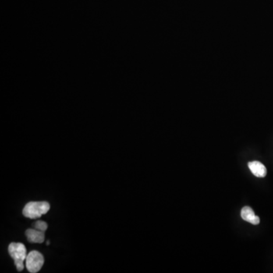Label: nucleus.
I'll return each instance as SVG.
<instances>
[{
    "label": "nucleus",
    "mask_w": 273,
    "mask_h": 273,
    "mask_svg": "<svg viewBox=\"0 0 273 273\" xmlns=\"http://www.w3.org/2000/svg\"><path fill=\"white\" fill-rule=\"evenodd\" d=\"M50 203L47 202H29L24 207L23 215L29 218H37L48 213L50 210Z\"/></svg>",
    "instance_id": "1"
},
{
    "label": "nucleus",
    "mask_w": 273,
    "mask_h": 273,
    "mask_svg": "<svg viewBox=\"0 0 273 273\" xmlns=\"http://www.w3.org/2000/svg\"><path fill=\"white\" fill-rule=\"evenodd\" d=\"M8 253L14 260L15 267L19 272L24 270V261L27 257V250L22 243H11L8 246Z\"/></svg>",
    "instance_id": "2"
},
{
    "label": "nucleus",
    "mask_w": 273,
    "mask_h": 273,
    "mask_svg": "<svg viewBox=\"0 0 273 273\" xmlns=\"http://www.w3.org/2000/svg\"><path fill=\"white\" fill-rule=\"evenodd\" d=\"M26 268L30 273H38L44 264V257L40 252L32 250L26 257Z\"/></svg>",
    "instance_id": "3"
},
{
    "label": "nucleus",
    "mask_w": 273,
    "mask_h": 273,
    "mask_svg": "<svg viewBox=\"0 0 273 273\" xmlns=\"http://www.w3.org/2000/svg\"><path fill=\"white\" fill-rule=\"evenodd\" d=\"M25 235L27 238V240L30 243L41 244L45 240V235L44 232L36 228H30L25 232Z\"/></svg>",
    "instance_id": "4"
},
{
    "label": "nucleus",
    "mask_w": 273,
    "mask_h": 273,
    "mask_svg": "<svg viewBox=\"0 0 273 273\" xmlns=\"http://www.w3.org/2000/svg\"><path fill=\"white\" fill-rule=\"evenodd\" d=\"M248 167L252 173L257 178H264V177L267 176V168L260 162H250L248 164Z\"/></svg>",
    "instance_id": "5"
},
{
    "label": "nucleus",
    "mask_w": 273,
    "mask_h": 273,
    "mask_svg": "<svg viewBox=\"0 0 273 273\" xmlns=\"http://www.w3.org/2000/svg\"><path fill=\"white\" fill-rule=\"evenodd\" d=\"M241 216H242V218L245 221H248V222L253 224V225H256L260 224V218L257 216L255 215L254 212L252 210L251 207H244L242 210V212H241Z\"/></svg>",
    "instance_id": "6"
},
{
    "label": "nucleus",
    "mask_w": 273,
    "mask_h": 273,
    "mask_svg": "<svg viewBox=\"0 0 273 273\" xmlns=\"http://www.w3.org/2000/svg\"><path fill=\"white\" fill-rule=\"evenodd\" d=\"M47 222L44 221H37L34 225H33V228H36V229L40 230L41 232H45L47 231Z\"/></svg>",
    "instance_id": "7"
}]
</instances>
